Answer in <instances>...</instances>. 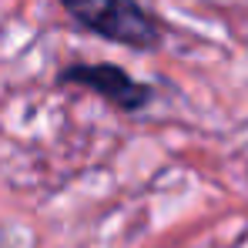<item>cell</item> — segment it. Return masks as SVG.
I'll use <instances>...</instances> for the list:
<instances>
[{"label":"cell","instance_id":"6da1fadb","mask_svg":"<svg viewBox=\"0 0 248 248\" xmlns=\"http://www.w3.org/2000/svg\"><path fill=\"white\" fill-rule=\"evenodd\" d=\"M61 3L81 27L114 44L134 50H151L161 44V31L155 17L138 0H61Z\"/></svg>","mask_w":248,"mask_h":248},{"label":"cell","instance_id":"7a4b0ae2","mask_svg":"<svg viewBox=\"0 0 248 248\" xmlns=\"http://www.w3.org/2000/svg\"><path fill=\"white\" fill-rule=\"evenodd\" d=\"M61 84H78L84 91H94V94H101L104 101H111L121 111H141L151 101V87L134 81L118 64H78V67H67L61 74Z\"/></svg>","mask_w":248,"mask_h":248}]
</instances>
